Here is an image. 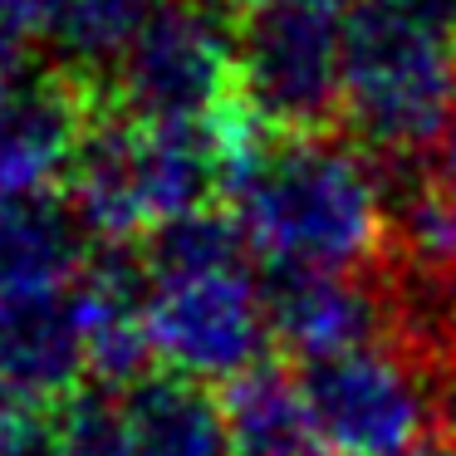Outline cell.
Here are the masks:
<instances>
[{
	"instance_id": "obj_3",
	"label": "cell",
	"mask_w": 456,
	"mask_h": 456,
	"mask_svg": "<svg viewBox=\"0 0 456 456\" xmlns=\"http://www.w3.org/2000/svg\"><path fill=\"white\" fill-rule=\"evenodd\" d=\"M221 128L133 118L99 99V113L64 177V201L89 240L123 250L197 211H211L221 201Z\"/></svg>"
},
{
	"instance_id": "obj_13",
	"label": "cell",
	"mask_w": 456,
	"mask_h": 456,
	"mask_svg": "<svg viewBox=\"0 0 456 456\" xmlns=\"http://www.w3.org/2000/svg\"><path fill=\"white\" fill-rule=\"evenodd\" d=\"M152 11L158 0H40V40L79 69H113Z\"/></svg>"
},
{
	"instance_id": "obj_16",
	"label": "cell",
	"mask_w": 456,
	"mask_h": 456,
	"mask_svg": "<svg viewBox=\"0 0 456 456\" xmlns=\"http://www.w3.org/2000/svg\"><path fill=\"white\" fill-rule=\"evenodd\" d=\"M427 177H432L436 187L456 201V109H452V118H446L442 138H436V162H432V172H427Z\"/></svg>"
},
{
	"instance_id": "obj_5",
	"label": "cell",
	"mask_w": 456,
	"mask_h": 456,
	"mask_svg": "<svg viewBox=\"0 0 456 456\" xmlns=\"http://www.w3.org/2000/svg\"><path fill=\"white\" fill-rule=\"evenodd\" d=\"M456 109L452 0H354L344 128L373 158L436 148Z\"/></svg>"
},
{
	"instance_id": "obj_7",
	"label": "cell",
	"mask_w": 456,
	"mask_h": 456,
	"mask_svg": "<svg viewBox=\"0 0 456 456\" xmlns=\"http://www.w3.org/2000/svg\"><path fill=\"white\" fill-rule=\"evenodd\" d=\"M354 0H256L240 20V99L265 133L344 123Z\"/></svg>"
},
{
	"instance_id": "obj_15",
	"label": "cell",
	"mask_w": 456,
	"mask_h": 456,
	"mask_svg": "<svg viewBox=\"0 0 456 456\" xmlns=\"http://www.w3.org/2000/svg\"><path fill=\"white\" fill-rule=\"evenodd\" d=\"M0 30L15 40H40V0H0Z\"/></svg>"
},
{
	"instance_id": "obj_4",
	"label": "cell",
	"mask_w": 456,
	"mask_h": 456,
	"mask_svg": "<svg viewBox=\"0 0 456 456\" xmlns=\"http://www.w3.org/2000/svg\"><path fill=\"white\" fill-rule=\"evenodd\" d=\"M94 240L69 201L40 197L0 211V378L40 403L89 383L79 295Z\"/></svg>"
},
{
	"instance_id": "obj_8",
	"label": "cell",
	"mask_w": 456,
	"mask_h": 456,
	"mask_svg": "<svg viewBox=\"0 0 456 456\" xmlns=\"http://www.w3.org/2000/svg\"><path fill=\"white\" fill-rule=\"evenodd\" d=\"M299 383L329 456H412L432 442L436 393L427 363L393 338L299 363Z\"/></svg>"
},
{
	"instance_id": "obj_1",
	"label": "cell",
	"mask_w": 456,
	"mask_h": 456,
	"mask_svg": "<svg viewBox=\"0 0 456 456\" xmlns=\"http://www.w3.org/2000/svg\"><path fill=\"white\" fill-rule=\"evenodd\" d=\"M221 207L270 275H363L387 256L393 211L378 158L334 133H265L240 103L221 123Z\"/></svg>"
},
{
	"instance_id": "obj_19",
	"label": "cell",
	"mask_w": 456,
	"mask_h": 456,
	"mask_svg": "<svg viewBox=\"0 0 456 456\" xmlns=\"http://www.w3.org/2000/svg\"><path fill=\"white\" fill-rule=\"evenodd\" d=\"M452 15H456V0H452Z\"/></svg>"
},
{
	"instance_id": "obj_17",
	"label": "cell",
	"mask_w": 456,
	"mask_h": 456,
	"mask_svg": "<svg viewBox=\"0 0 456 456\" xmlns=\"http://www.w3.org/2000/svg\"><path fill=\"white\" fill-rule=\"evenodd\" d=\"M412 456H456V442H442V436H432V442H422Z\"/></svg>"
},
{
	"instance_id": "obj_10",
	"label": "cell",
	"mask_w": 456,
	"mask_h": 456,
	"mask_svg": "<svg viewBox=\"0 0 456 456\" xmlns=\"http://www.w3.org/2000/svg\"><path fill=\"white\" fill-rule=\"evenodd\" d=\"M270 319L295 363H319L387 338V289L363 275H275Z\"/></svg>"
},
{
	"instance_id": "obj_9",
	"label": "cell",
	"mask_w": 456,
	"mask_h": 456,
	"mask_svg": "<svg viewBox=\"0 0 456 456\" xmlns=\"http://www.w3.org/2000/svg\"><path fill=\"white\" fill-rule=\"evenodd\" d=\"M94 113L99 89L74 79L69 69L30 79L0 103V211L54 197V187H64Z\"/></svg>"
},
{
	"instance_id": "obj_18",
	"label": "cell",
	"mask_w": 456,
	"mask_h": 456,
	"mask_svg": "<svg viewBox=\"0 0 456 456\" xmlns=\"http://www.w3.org/2000/svg\"><path fill=\"white\" fill-rule=\"evenodd\" d=\"M231 5H236V11H250V5H256V0H231Z\"/></svg>"
},
{
	"instance_id": "obj_14",
	"label": "cell",
	"mask_w": 456,
	"mask_h": 456,
	"mask_svg": "<svg viewBox=\"0 0 456 456\" xmlns=\"http://www.w3.org/2000/svg\"><path fill=\"white\" fill-rule=\"evenodd\" d=\"M0 456H54L50 403L0 378Z\"/></svg>"
},
{
	"instance_id": "obj_6",
	"label": "cell",
	"mask_w": 456,
	"mask_h": 456,
	"mask_svg": "<svg viewBox=\"0 0 456 456\" xmlns=\"http://www.w3.org/2000/svg\"><path fill=\"white\" fill-rule=\"evenodd\" d=\"M240 20L231 0H158L99 99L152 123L221 128L240 109Z\"/></svg>"
},
{
	"instance_id": "obj_12",
	"label": "cell",
	"mask_w": 456,
	"mask_h": 456,
	"mask_svg": "<svg viewBox=\"0 0 456 456\" xmlns=\"http://www.w3.org/2000/svg\"><path fill=\"white\" fill-rule=\"evenodd\" d=\"M128 456H231L221 397L177 373H148L123 387Z\"/></svg>"
},
{
	"instance_id": "obj_11",
	"label": "cell",
	"mask_w": 456,
	"mask_h": 456,
	"mask_svg": "<svg viewBox=\"0 0 456 456\" xmlns=\"http://www.w3.org/2000/svg\"><path fill=\"white\" fill-rule=\"evenodd\" d=\"M221 417H226L231 456H314L319 432L309 412L299 368L275 358L256 363L236 383L221 387Z\"/></svg>"
},
{
	"instance_id": "obj_2",
	"label": "cell",
	"mask_w": 456,
	"mask_h": 456,
	"mask_svg": "<svg viewBox=\"0 0 456 456\" xmlns=\"http://www.w3.org/2000/svg\"><path fill=\"white\" fill-rule=\"evenodd\" d=\"M250 260L226 207L197 211L142 240V314L162 373L226 387L270 358V285Z\"/></svg>"
}]
</instances>
